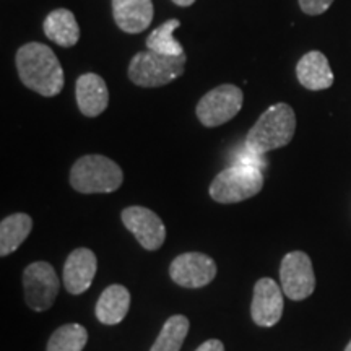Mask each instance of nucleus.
Wrapping results in <instances>:
<instances>
[{"label": "nucleus", "mask_w": 351, "mask_h": 351, "mask_svg": "<svg viewBox=\"0 0 351 351\" xmlns=\"http://www.w3.org/2000/svg\"><path fill=\"white\" fill-rule=\"evenodd\" d=\"M16 70L20 80L34 93L46 96L59 95L64 88V70L51 47L41 43H28L16 51Z\"/></svg>", "instance_id": "1"}, {"label": "nucleus", "mask_w": 351, "mask_h": 351, "mask_svg": "<svg viewBox=\"0 0 351 351\" xmlns=\"http://www.w3.org/2000/svg\"><path fill=\"white\" fill-rule=\"evenodd\" d=\"M296 116L287 103H276L258 117L245 137V147L257 155L287 147L295 137Z\"/></svg>", "instance_id": "2"}, {"label": "nucleus", "mask_w": 351, "mask_h": 351, "mask_svg": "<svg viewBox=\"0 0 351 351\" xmlns=\"http://www.w3.org/2000/svg\"><path fill=\"white\" fill-rule=\"evenodd\" d=\"M119 165L103 155H85L70 169V184L80 194H111L122 186Z\"/></svg>", "instance_id": "3"}, {"label": "nucleus", "mask_w": 351, "mask_h": 351, "mask_svg": "<svg viewBox=\"0 0 351 351\" xmlns=\"http://www.w3.org/2000/svg\"><path fill=\"white\" fill-rule=\"evenodd\" d=\"M187 56H163L155 51L137 52L129 64L130 82L142 88H158L174 82L184 73Z\"/></svg>", "instance_id": "4"}, {"label": "nucleus", "mask_w": 351, "mask_h": 351, "mask_svg": "<svg viewBox=\"0 0 351 351\" xmlns=\"http://www.w3.org/2000/svg\"><path fill=\"white\" fill-rule=\"evenodd\" d=\"M263 187V173L251 166L232 165L210 184V197L218 204H238L257 195Z\"/></svg>", "instance_id": "5"}, {"label": "nucleus", "mask_w": 351, "mask_h": 351, "mask_svg": "<svg viewBox=\"0 0 351 351\" xmlns=\"http://www.w3.org/2000/svg\"><path fill=\"white\" fill-rule=\"evenodd\" d=\"M243 90L236 85H219L197 104V117L205 127H219L238 116L243 108Z\"/></svg>", "instance_id": "6"}, {"label": "nucleus", "mask_w": 351, "mask_h": 351, "mask_svg": "<svg viewBox=\"0 0 351 351\" xmlns=\"http://www.w3.org/2000/svg\"><path fill=\"white\" fill-rule=\"evenodd\" d=\"M25 300L29 309L43 313L54 304L59 295V276L47 262H34L23 271Z\"/></svg>", "instance_id": "7"}, {"label": "nucleus", "mask_w": 351, "mask_h": 351, "mask_svg": "<svg viewBox=\"0 0 351 351\" xmlns=\"http://www.w3.org/2000/svg\"><path fill=\"white\" fill-rule=\"evenodd\" d=\"M282 289L289 300L302 301L315 289V275L313 262L302 251H293L283 257L280 265Z\"/></svg>", "instance_id": "8"}, {"label": "nucleus", "mask_w": 351, "mask_h": 351, "mask_svg": "<svg viewBox=\"0 0 351 351\" xmlns=\"http://www.w3.org/2000/svg\"><path fill=\"white\" fill-rule=\"evenodd\" d=\"M169 276L182 288L207 287L217 276V263L207 254L186 252L171 262Z\"/></svg>", "instance_id": "9"}, {"label": "nucleus", "mask_w": 351, "mask_h": 351, "mask_svg": "<svg viewBox=\"0 0 351 351\" xmlns=\"http://www.w3.org/2000/svg\"><path fill=\"white\" fill-rule=\"evenodd\" d=\"M122 223L140 245L147 251H156L166 241V228L155 212L145 207H129L121 213Z\"/></svg>", "instance_id": "10"}, {"label": "nucleus", "mask_w": 351, "mask_h": 351, "mask_svg": "<svg viewBox=\"0 0 351 351\" xmlns=\"http://www.w3.org/2000/svg\"><path fill=\"white\" fill-rule=\"evenodd\" d=\"M282 287L271 278H261L254 287L251 317L258 327H274L283 315Z\"/></svg>", "instance_id": "11"}, {"label": "nucleus", "mask_w": 351, "mask_h": 351, "mask_svg": "<svg viewBox=\"0 0 351 351\" xmlns=\"http://www.w3.org/2000/svg\"><path fill=\"white\" fill-rule=\"evenodd\" d=\"M98 261L91 249L80 247L72 251L64 265V287L70 295H82L93 283Z\"/></svg>", "instance_id": "12"}, {"label": "nucleus", "mask_w": 351, "mask_h": 351, "mask_svg": "<svg viewBox=\"0 0 351 351\" xmlns=\"http://www.w3.org/2000/svg\"><path fill=\"white\" fill-rule=\"evenodd\" d=\"M75 96L78 109L83 116L96 117L106 111L109 104V91L106 82L96 73H85L75 83Z\"/></svg>", "instance_id": "13"}, {"label": "nucleus", "mask_w": 351, "mask_h": 351, "mask_svg": "<svg viewBox=\"0 0 351 351\" xmlns=\"http://www.w3.org/2000/svg\"><path fill=\"white\" fill-rule=\"evenodd\" d=\"M112 15L124 33H142L153 21L152 0H112Z\"/></svg>", "instance_id": "14"}, {"label": "nucleus", "mask_w": 351, "mask_h": 351, "mask_svg": "<svg viewBox=\"0 0 351 351\" xmlns=\"http://www.w3.org/2000/svg\"><path fill=\"white\" fill-rule=\"evenodd\" d=\"M296 77L306 90L320 91L333 85V72L328 59L320 51H311L296 65Z\"/></svg>", "instance_id": "15"}, {"label": "nucleus", "mask_w": 351, "mask_h": 351, "mask_svg": "<svg viewBox=\"0 0 351 351\" xmlns=\"http://www.w3.org/2000/svg\"><path fill=\"white\" fill-rule=\"evenodd\" d=\"M130 307V293L122 285H111L96 302V317L104 326H117L125 319Z\"/></svg>", "instance_id": "16"}, {"label": "nucleus", "mask_w": 351, "mask_h": 351, "mask_svg": "<svg viewBox=\"0 0 351 351\" xmlns=\"http://www.w3.org/2000/svg\"><path fill=\"white\" fill-rule=\"evenodd\" d=\"M43 29L46 38H49L57 46L72 47L80 39V26L77 23L75 15L67 8L52 10L44 20Z\"/></svg>", "instance_id": "17"}, {"label": "nucleus", "mask_w": 351, "mask_h": 351, "mask_svg": "<svg viewBox=\"0 0 351 351\" xmlns=\"http://www.w3.org/2000/svg\"><path fill=\"white\" fill-rule=\"evenodd\" d=\"M33 230V219L26 213H15L0 223V256L15 252Z\"/></svg>", "instance_id": "18"}, {"label": "nucleus", "mask_w": 351, "mask_h": 351, "mask_svg": "<svg viewBox=\"0 0 351 351\" xmlns=\"http://www.w3.org/2000/svg\"><path fill=\"white\" fill-rule=\"evenodd\" d=\"M189 327H191V324H189L186 315H171L165 322L150 351H181L184 340H186L189 333Z\"/></svg>", "instance_id": "19"}, {"label": "nucleus", "mask_w": 351, "mask_h": 351, "mask_svg": "<svg viewBox=\"0 0 351 351\" xmlns=\"http://www.w3.org/2000/svg\"><path fill=\"white\" fill-rule=\"evenodd\" d=\"M179 26H181V21L178 19H171L153 29L147 38L148 49L163 56H182L184 47L181 46V43L174 38V32Z\"/></svg>", "instance_id": "20"}, {"label": "nucleus", "mask_w": 351, "mask_h": 351, "mask_svg": "<svg viewBox=\"0 0 351 351\" xmlns=\"http://www.w3.org/2000/svg\"><path fill=\"white\" fill-rule=\"evenodd\" d=\"M86 343V328L80 324H67L52 333L46 351H82Z\"/></svg>", "instance_id": "21"}, {"label": "nucleus", "mask_w": 351, "mask_h": 351, "mask_svg": "<svg viewBox=\"0 0 351 351\" xmlns=\"http://www.w3.org/2000/svg\"><path fill=\"white\" fill-rule=\"evenodd\" d=\"M234 165L251 166V168H257L262 171L267 166V161L263 160L262 155H257V153L249 150L247 147H244L243 150H239L238 155L234 156Z\"/></svg>", "instance_id": "22"}, {"label": "nucleus", "mask_w": 351, "mask_h": 351, "mask_svg": "<svg viewBox=\"0 0 351 351\" xmlns=\"http://www.w3.org/2000/svg\"><path fill=\"white\" fill-rule=\"evenodd\" d=\"M333 0H300L301 10L306 13V15H322L326 13Z\"/></svg>", "instance_id": "23"}, {"label": "nucleus", "mask_w": 351, "mask_h": 351, "mask_svg": "<svg viewBox=\"0 0 351 351\" xmlns=\"http://www.w3.org/2000/svg\"><path fill=\"white\" fill-rule=\"evenodd\" d=\"M195 351H225V345H223V341L213 339L202 343Z\"/></svg>", "instance_id": "24"}, {"label": "nucleus", "mask_w": 351, "mask_h": 351, "mask_svg": "<svg viewBox=\"0 0 351 351\" xmlns=\"http://www.w3.org/2000/svg\"><path fill=\"white\" fill-rule=\"evenodd\" d=\"M173 2L179 7H191L195 0H173Z\"/></svg>", "instance_id": "25"}, {"label": "nucleus", "mask_w": 351, "mask_h": 351, "mask_svg": "<svg viewBox=\"0 0 351 351\" xmlns=\"http://www.w3.org/2000/svg\"><path fill=\"white\" fill-rule=\"evenodd\" d=\"M345 351H351V341L348 345H346V348H345Z\"/></svg>", "instance_id": "26"}]
</instances>
